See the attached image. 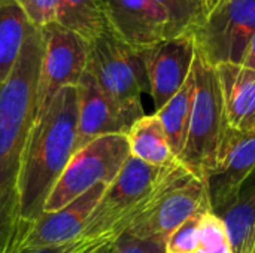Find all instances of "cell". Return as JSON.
<instances>
[{
	"mask_svg": "<svg viewBox=\"0 0 255 253\" xmlns=\"http://www.w3.org/2000/svg\"><path fill=\"white\" fill-rule=\"evenodd\" d=\"M28 22L37 28H43L55 22L58 0H16Z\"/></svg>",
	"mask_w": 255,
	"mask_h": 253,
	"instance_id": "cb8c5ba5",
	"label": "cell"
},
{
	"mask_svg": "<svg viewBox=\"0 0 255 253\" xmlns=\"http://www.w3.org/2000/svg\"><path fill=\"white\" fill-rule=\"evenodd\" d=\"M108 186L106 183H99L60 210L43 213L33 225L24 251L66 245L79 239Z\"/></svg>",
	"mask_w": 255,
	"mask_h": 253,
	"instance_id": "7c38bea8",
	"label": "cell"
},
{
	"mask_svg": "<svg viewBox=\"0 0 255 253\" xmlns=\"http://www.w3.org/2000/svg\"><path fill=\"white\" fill-rule=\"evenodd\" d=\"M241 64L244 67H248V69L255 70V33L253 34V37L250 39V42H248V46H247V49L244 52Z\"/></svg>",
	"mask_w": 255,
	"mask_h": 253,
	"instance_id": "4316f807",
	"label": "cell"
},
{
	"mask_svg": "<svg viewBox=\"0 0 255 253\" xmlns=\"http://www.w3.org/2000/svg\"><path fill=\"white\" fill-rule=\"evenodd\" d=\"M55 22L91 42L106 27L102 0H58Z\"/></svg>",
	"mask_w": 255,
	"mask_h": 253,
	"instance_id": "ffe728a7",
	"label": "cell"
},
{
	"mask_svg": "<svg viewBox=\"0 0 255 253\" xmlns=\"http://www.w3.org/2000/svg\"><path fill=\"white\" fill-rule=\"evenodd\" d=\"M78 91V131L75 152L87 143L106 134H127L130 124L99 86L96 78L88 70L84 72Z\"/></svg>",
	"mask_w": 255,
	"mask_h": 253,
	"instance_id": "4fadbf2b",
	"label": "cell"
},
{
	"mask_svg": "<svg viewBox=\"0 0 255 253\" xmlns=\"http://www.w3.org/2000/svg\"><path fill=\"white\" fill-rule=\"evenodd\" d=\"M164 239H137L127 233L114 243V253H166Z\"/></svg>",
	"mask_w": 255,
	"mask_h": 253,
	"instance_id": "d4e9b609",
	"label": "cell"
},
{
	"mask_svg": "<svg viewBox=\"0 0 255 253\" xmlns=\"http://www.w3.org/2000/svg\"><path fill=\"white\" fill-rule=\"evenodd\" d=\"M215 72L229 125L242 137L255 136V70L224 63Z\"/></svg>",
	"mask_w": 255,
	"mask_h": 253,
	"instance_id": "5bb4252c",
	"label": "cell"
},
{
	"mask_svg": "<svg viewBox=\"0 0 255 253\" xmlns=\"http://www.w3.org/2000/svg\"><path fill=\"white\" fill-rule=\"evenodd\" d=\"M179 161L154 167L133 157L106 188L79 239L115 242L154 204Z\"/></svg>",
	"mask_w": 255,
	"mask_h": 253,
	"instance_id": "277c9868",
	"label": "cell"
},
{
	"mask_svg": "<svg viewBox=\"0 0 255 253\" xmlns=\"http://www.w3.org/2000/svg\"><path fill=\"white\" fill-rule=\"evenodd\" d=\"M255 33V0H220L191 31L196 52L211 66L241 64Z\"/></svg>",
	"mask_w": 255,
	"mask_h": 253,
	"instance_id": "ba28073f",
	"label": "cell"
},
{
	"mask_svg": "<svg viewBox=\"0 0 255 253\" xmlns=\"http://www.w3.org/2000/svg\"><path fill=\"white\" fill-rule=\"evenodd\" d=\"M196 46L191 33L164 39L143 49V63L149 94L155 112L184 85L191 73Z\"/></svg>",
	"mask_w": 255,
	"mask_h": 253,
	"instance_id": "30bf717a",
	"label": "cell"
},
{
	"mask_svg": "<svg viewBox=\"0 0 255 253\" xmlns=\"http://www.w3.org/2000/svg\"><path fill=\"white\" fill-rule=\"evenodd\" d=\"M197 3H199V1H197ZM202 15H203V13H202Z\"/></svg>",
	"mask_w": 255,
	"mask_h": 253,
	"instance_id": "f546056e",
	"label": "cell"
},
{
	"mask_svg": "<svg viewBox=\"0 0 255 253\" xmlns=\"http://www.w3.org/2000/svg\"><path fill=\"white\" fill-rule=\"evenodd\" d=\"M78 131V91L64 86L57 92L46 112L34 119L27 140L21 179V218L33 230L43 215L49 192L75 154Z\"/></svg>",
	"mask_w": 255,
	"mask_h": 253,
	"instance_id": "7a4b0ae2",
	"label": "cell"
},
{
	"mask_svg": "<svg viewBox=\"0 0 255 253\" xmlns=\"http://www.w3.org/2000/svg\"><path fill=\"white\" fill-rule=\"evenodd\" d=\"M102 242H111V240H85V239H76L75 242L66 243V245H57V246H49V248H42V249H34V251H24L22 253H84L94 248L96 245Z\"/></svg>",
	"mask_w": 255,
	"mask_h": 253,
	"instance_id": "484cf974",
	"label": "cell"
},
{
	"mask_svg": "<svg viewBox=\"0 0 255 253\" xmlns=\"http://www.w3.org/2000/svg\"><path fill=\"white\" fill-rule=\"evenodd\" d=\"M196 91L187 139L178 161L197 179L209 182L218 174L242 136L229 125L215 67L197 52L194 57Z\"/></svg>",
	"mask_w": 255,
	"mask_h": 253,
	"instance_id": "3957f363",
	"label": "cell"
},
{
	"mask_svg": "<svg viewBox=\"0 0 255 253\" xmlns=\"http://www.w3.org/2000/svg\"><path fill=\"white\" fill-rule=\"evenodd\" d=\"M197 253H233L227 225L214 210L206 212L199 224Z\"/></svg>",
	"mask_w": 255,
	"mask_h": 253,
	"instance_id": "44dd1931",
	"label": "cell"
},
{
	"mask_svg": "<svg viewBox=\"0 0 255 253\" xmlns=\"http://www.w3.org/2000/svg\"><path fill=\"white\" fill-rule=\"evenodd\" d=\"M102 6L108 27L139 51L173 37L169 15L154 0H102Z\"/></svg>",
	"mask_w": 255,
	"mask_h": 253,
	"instance_id": "8fae6325",
	"label": "cell"
},
{
	"mask_svg": "<svg viewBox=\"0 0 255 253\" xmlns=\"http://www.w3.org/2000/svg\"><path fill=\"white\" fill-rule=\"evenodd\" d=\"M212 210L209 185L181 163L154 204L126 231L137 239H167L181 224Z\"/></svg>",
	"mask_w": 255,
	"mask_h": 253,
	"instance_id": "52a82bcc",
	"label": "cell"
},
{
	"mask_svg": "<svg viewBox=\"0 0 255 253\" xmlns=\"http://www.w3.org/2000/svg\"><path fill=\"white\" fill-rule=\"evenodd\" d=\"M43 55L37 84L36 118H40L60 89L76 86L88 66V42L52 22L42 28Z\"/></svg>",
	"mask_w": 255,
	"mask_h": 253,
	"instance_id": "9c48e42d",
	"label": "cell"
},
{
	"mask_svg": "<svg viewBox=\"0 0 255 253\" xmlns=\"http://www.w3.org/2000/svg\"><path fill=\"white\" fill-rule=\"evenodd\" d=\"M114 243L115 242H102L84 253H114Z\"/></svg>",
	"mask_w": 255,
	"mask_h": 253,
	"instance_id": "83f0119b",
	"label": "cell"
},
{
	"mask_svg": "<svg viewBox=\"0 0 255 253\" xmlns=\"http://www.w3.org/2000/svg\"><path fill=\"white\" fill-rule=\"evenodd\" d=\"M30 25L16 0H0V85L18 60Z\"/></svg>",
	"mask_w": 255,
	"mask_h": 253,
	"instance_id": "e0dca14e",
	"label": "cell"
},
{
	"mask_svg": "<svg viewBox=\"0 0 255 253\" xmlns=\"http://www.w3.org/2000/svg\"><path fill=\"white\" fill-rule=\"evenodd\" d=\"M169 15L172 36L191 33L203 19L197 0H154Z\"/></svg>",
	"mask_w": 255,
	"mask_h": 253,
	"instance_id": "7402d4cb",
	"label": "cell"
},
{
	"mask_svg": "<svg viewBox=\"0 0 255 253\" xmlns=\"http://www.w3.org/2000/svg\"><path fill=\"white\" fill-rule=\"evenodd\" d=\"M200 218L202 215L190 218L166 239V253H197Z\"/></svg>",
	"mask_w": 255,
	"mask_h": 253,
	"instance_id": "603a6c76",
	"label": "cell"
},
{
	"mask_svg": "<svg viewBox=\"0 0 255 253\" xmlns=\"http://www.w3.org/2000/svg\"><path fill=\"white\" fill-rule=\"evenodd\" d=\"M199 1V6H200V10H202V13H203V18L217 6V3L220 1V0H197ZM203 21V19H202Z\"/></svg>",
	"mask_w": 255,
	"mask_h": 253,
	"instance_id": "f1b7e54d",
	"label": "cell"
},
{
	"mask_svg": "<svg viewBox=\"0 0 255 253\" xmlns=\"http://www.w3.org/2000/svg\"><path fill=\"white\" fill-rule=\"evenodd\" d=\"M255 171V136L242 137L233 148L223 170L209 182L212 210L223 216L238 200L247 179Z\"/></svg>",
	"mask_w": 255,
	"mask_h": 253,
	"instance_id": "9a60e30c",
	"label": "cell"
},
{
	"mask_svg": "<svg viewBox=\"0 0 255 253\" xmlns=\"http://www.w3.org/2000/svg\"><path fill=\"white\" fill-rule=\"evenodd\" d=\"M194 91H196V73L193 67L191 73L188 75L187 81L179 88V91L160 110L155 112V115L160 118L166 130L170 148L176 160L181 155L185 145L188 124L193 110V101H194Z\"/></svg>",
	"mask_w": 255,
	"mask_h": 253,
	"instance_id": "ac0fdd59",
	"label": "cell"
},
{
	"mask_svg": "<svg viewBox=\"0 0 255 253\" xmlns=\"http://www.w3.org/2000/svg\"><path fill=\"white\" fill-rule=\"evenodd\" d=\"M233 253H250L255 236V171L244 183L236 203L223 215Z\"/></svg>",
	"mask_w": 255,
	"mask_h": 253,
	"instance_id": "d6986e66",
	"label": "cell"
},
{
	"mask_svg": "<svg viewBox=\"0 0 255 253\" xmlns=\"http://www.w3.org/2000/svg\"><path fill=\"white\" fill-rule=\"evenodd\" d=\"M43 33L28 27L19 57L0 85V253H22L31 230L21 218L19 179L36 118Z\"/></svg>",
	"mask_w": 255,
	"mask_h": 253,
	"instance_id": "6da1fadb",
	"label": "cell"
},
{
	"mask_svg": "<svg viewBox=\"0 0 255 253\" xmlns=\"http://www.w3.org/2000/svg\"><path fill=\"white\" fill-rule=\"evenodd\" d=\"M127 134H106L78 149L49 192L43 213H52L99 183L111 185L130 158Z\"/></svg>",
	"mask_w": 255,
	"mask_h": 253,
	"instance_id": "8992f818",
	"label": "cell"
},
{
	"mask_svg": "<svg viewBox=\"0 0 255 253\" xmlns=\"http://www.w3.org/2000/svg\"><path fill=\"white\" fill-rule=\"evenodd\" d=\"M130 155L154 167H166L178 161L169 143L166 130L160 118L143 115L127 131Z\"/></svg>",
	"mask_w": 255,
	"mask_h": 253,
	"instance_id": "2e32d148",
	"label": "cell"
},
{
	"mask_svg": "<svg viewBox=\"0 0 255 253\" xmlns=\"http://www.w3.org/2000/svg\"><path fill=\"white\" fill-rule=\"evenodd\" d=\"M87 67L130 125L145 115L140 95L143 91L149 92V88L143 51L126 43L106 24L105 30L88 42Z\"/></svg>",
	"mask_w": 255,
	"mask_h": 253,
	"instance_id": "5b68a950",
	"label": "cell"
}]
</instances>
